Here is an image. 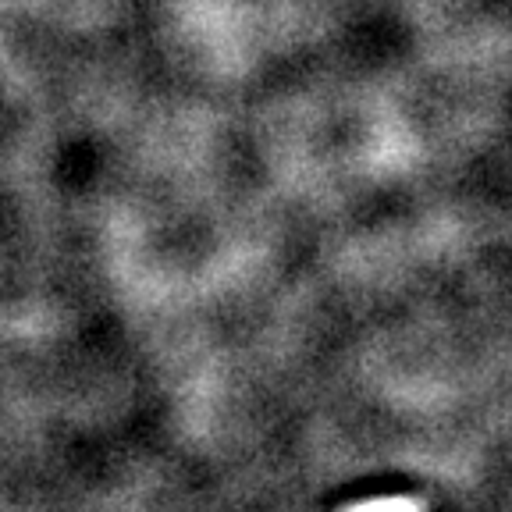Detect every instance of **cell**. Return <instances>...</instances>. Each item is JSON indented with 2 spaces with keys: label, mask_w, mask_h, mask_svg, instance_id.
<instances>
[{
  "label": "cell",
  "mask_w": 512,
  "mask_h": 512,
  "mask_svg": "<svg viewBox=\"0 0 512 512\" xmlns=\"http://www.w3.org/2000/svg\"><path fill=\"white\" fill-rule=\"evenodd\" d=\"M342 512H427L420 498L409 495H395V498H370V502H356L345 505Z\"/></svg>",
  "instance_id": "1"
}]
</instances>
